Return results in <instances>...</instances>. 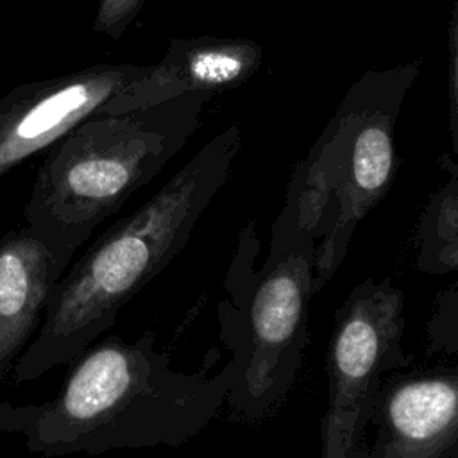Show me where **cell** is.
I'll return each mask as SVG.
<instances>
[{"label": "cell", "mask_w": 458, "mask_h": 458, "mask_svg": "<svg viewBox=\"0 0 458 458\" xmlns=\"http://www.w3.org/2000/svg\"><path fill=\"white\" fill-rule=\"evenodd\" d=\"M156 340L154 329L132 342L107 335L72 361L52 399L0 401V433L20 435L25 447L43 458L190 442L224 408L231 367L209 372V351L200 369L177 370Z\"/></svg>", "instance_id": "1"}, {"label": "cell", "mask_w": 458, "mask_h": 458, "mask_svg": "<svg viewBox=\"0 0 458 458\" xmlns=\"http://www.w3.org/2000/svg\"><path fill=\"white\" fill-rule=\"evenodd\" d=\"M242 131L209 138L145 204L102 233L54 284L41 322L11 367L20 386L77 360L113 327L120 310L190 242L191 231L229 181Z\"/></svg>", "instance_id": "2"}, {"label": "cell", "mask_w": 458, "mask_h": 458, "mask_svg": "<svg viewBox=\"0 0 458 458\" xmlns=\"http://www.w3.org/2000/svg\"><path fill=\"white\" fill-rule=\"evenodd\" d=\"M211 98L191 93L84 118L48 148L23 209L25 227L68 268L93 231L186 145Z\"/></svg>", "instance_id": "3"}, {"label": "cell", "mask_w": 458, "mask_h": 458, "mask_svg": "<svg viewBox=\"0 0 458 458\" xmlns=\"http://www.w3.org/2000/svg\"><path fill=\"white\" fill-rule=\"evenodd\" d=\"M256 224L242 229L218 302L220 340L229 349L225 397L234 422L256 426L272 419L293 390L308 347V310L315 295V238L286 199L268 256L256 270Z\"/></svg>", "instance_id": "4"}, {"label": "cell", "mask_w": 458, "mask_h": 458, "mask_svg": "<svg viewBox=\"0 0 458 458\" xmlns=\"http://www.w3.org/2000/svg\"><path fill=\"white\" fill-rule=\"evenodd\" d=\"M419 72L420 61H411L360 75L293 168L286 199L315 238V293L344 263L356 227L390 191L399 168L395 123Z\"/></svg>", "instance_id": "5"}, {"label": "cell", "mask_w": 458, "mask_h": 458, "mask_svg": "<svg viewBox=\"0 0 458 458\" xmlns=\"http://www.w3.org/2000/svg\"><path fill=\"white\" fill-rule=\"evenodd\" d=\"M403 335L404 293L388 277L361 281L338 308L327 351L322 458H363L381 385L413 363Z\"/></svg>", "instance_id": "6"}, {"label": "cell", "mask_w": 458, "mask_h": 458, "mask_svg": "<svg viewBox=\"0 0 458 458\" xmlns=\"http://www.w3.org/2000/svg\"><path fill=\"white\" fill-rule=\"evenodd\" d=\"M147 64L104 63L59 77L18 84L0 97V177L50 148L136 81Z\"/></svg>", "instance_id": "7"}, {"label": "cell", "mask_w": 458, "mask_h": 458, "mask_svg": "<svg viewBox=\"0 0 458 458\" xmlns=\"http://www.w3.org/2000/svg\"><path fill=\"white\" fill-rule=\"evenodd\" d=\"M370 422L376 442L363 458H458V370L388 376Z\"/></svg>", "instance_id": "8"}, {"label": "cell", "mask_w": 458, "mask_h": 458, "mask_svg": "<svg viewBox=\"0 0 458 458\" xmlns=\"http://www.w3.org/2000/svg\"><path fill=\"white\" fill-rule=\"evenodd\" d=\"M261 61V45L247 38H174L161 61L147 64V70L113 95L100 113L120 114L191 93L215 97L245 84Z\"/></svg>", "instance_id": "9"}, {"label": "cell", "mask_w": 458, "mask_h": 458, "mask_svg": "<svg viewBox=\"0 0 458 458\" xmlns=\"http://www.w3.org/2000/svg\"><path fill=\"white\" fill-rule=\"evenodd\" d=\"M64 270L25 225L0 238V377L34 336Z\"/></svg>", "instance_id": "10"}, {"label": "cell", "mask_w": 458, "mask_h": 458, "mask_svg": "<svg viewBox=\"0 0 458 458\" xmlns=\"http://www.w3.org/2000/svg\"><path fill=\"white\" fill-rule=\"evenodd\" d=\"M445 181L431 193L413 233L415 267L426 274H449L458 268V165L453 154L442 156Z\"/></svg>", "instance_id": "11"}, {"label": "cell", "mask_w": 458, "mask_h": 458, "mask_svg": "<svg viewBox=\"0 0 458 458\" xmlns=\"http://www.w3.org/2000/svg\"><path fill=\"white\" fill-rule=\"evenodd\" d=\"M456 315H458V288L451 284L447 290L440 292L437 297V306L433 318L428 326V335L431 336V351L442 349L451 354L456 352Z\"/></svg>", "instance_id": "12"}, {"label": "cell", "mask_w": 458, "mask_h": 458, "mask_svg": "<svg viewBox=\"0 0 458 458\" xmlns=\"http://www.w3.org/2000/svg\"><path fill=\"white\" fill-rule=\"evenodd\" d=\"M447 127L453 156L458 152V5L453 4L447 25Z\"/></svg>", "instance_id": "13"}, {"label": "cell", "mask_w": 458, "mask_h": 458, "mask_svg": "<svg viewBox=\"0 0 458 458\" xmlns=\"http://www.w3.org/2000/svg\"><path fill=\"white\" fill-rule=\"evenodd\" d=\"M147 0H98L93 30L120 39Z\"/></svg>", "instance_id": "14"}]
</instances>
